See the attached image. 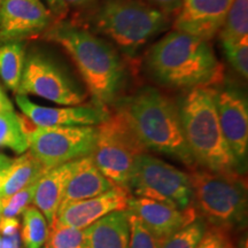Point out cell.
<instances>
[{"mask_svg": "<svg viewBox=\"0 0 248 248\" xmlns=\"http://www.w3.org/2000/svg\"><path fill=\"white\" fill-rule=\"evenodd\" d=\"M40 37L66 49L94 104L107 107L119 100L128 73L123 59L110 43L68 21H54Z\"/></svg>", "mask_w": 248, "mask_h": 248, "instance_id": "obj_1", "label": "cell"}, {"mask_svg": "<svg viewBox=\"0 0 248 248\" xmlns=\"http://www.w3.org/2000/svg\"><path fill=\"white\" fill-rule=\"evenodd\" d=\"M146 68L161 85L177 90L215 86L223 68L209 40L172 30L151 46Z\"/></svg>", "mask_w": 248, "mask_h": 248, "instance_id": "obj_2", "label": "cell"}, {"mask_svg": "<svg viewBox=\"0 0 248 248\" xmlns=\"http://www.w3.org/2000/svg\"><path fill=\"white\" fill-rule=\"evenodd\" d=\"M120 111L147 151L167 155L188 169L197 167L183 131L177 104L152 86L116 101Z\"/></svg>", "mask_w": 248, "mask_h": 248, "instance_id": "obj_3", "label": "cell"}, {"mask_svg": "<svg viewBox=\"0 0 248 248\" xmlns=\"http://www.w3.org/2000/svg\"><path fill=\"white\" fill-rule=\"evenodd\" d=\"M185 140L197 166L214 172H240L219 125L212 86L190 90L181 106Z\"/></svg>", "mask_w": 248, "mask_h": 248, "instance_id": "obj_4", "label": "cell"}, {"mask_svg": "<svg viewBox=\"0 0 248 248\" xmlns=\"http://www.w3.org/2000/svg\"><path fill=\"white\" fill-rule=\"evenodd\" d=\"M193 207L208 226L231 232L247 224V177L240 172H214L197 166L188 169Z\"/></svg>", "mask_w": 248, "mask_h": 248, "instance_id": "obj_5", "label": "cell"}, {"mask_svg": "<svg viewBox=\"0 0 248 248\" xmlns=\"http://www.w3.org/2000/svg\"><path fill=\"white\" fill-rule=\"evenodd\" d=\"M94 31L133 59L170 26V17L142 0H104L93 18Z\"/></svg>", "mask_w": 248, "mask_h": 248, "instance_id": "obj_6", "label": "cell"}, {"mask_svg": "<svg viewBox=\"0 0 248 248\" xmlns=\"http://www.w3.org/2000/svg\"><path fill=\"white\" fill-rule=\"evenodd\" d=\"M95 128L97 138L92 153L95 166L114 185L128 188L136 160L148 153L147 148L117 110Z\"/></svg>", "mask_w": 248, "mask_h": 248, "instance_id": "obj_7", "label": "cell"}, {"mask_svg": "<svg viewBox=\"0 0 248 248\" xmlns=\"http://www.w3.org/2000/svg\"><path fill=\"white\" fill-rule=\"evenodd\" d=\"M16 94H32L61 106H78L88 93L68 67L40 51L26 54Z\"/></svg>", "mask_w": 248, "mask_h": 248, "instance_id": "obj_8", "label": "cell"}, {"mask_svg": "<svg viewBox=\"0 0 248 248\" xmlns=\"http://www.w3.org/2000/svg\"><path fill=\"white\" fill-rule=\"evenodd\" d=\"M128 190L133 197L161 201L179 209L193 204V190L188 172L150 153L139 155L136 160Z\"/></svg>", "mask_w": 248, "mask_h": 248, "instance_id": "obj_9", "label": "cell"}, {"mask_svg": "<svg viewBox=\"0 0 248 248\" xmlns=\"http://www.w3.org/2000/svg\"><path fill=\"white\" fill-rule=\"evenodd\" d=\"M29 152L46 170L92 155L94 150L95 126L38 128L35 125L27 135Z\"/></svg>", "mask_w": 248, "mask_h": 248, "instance_id": "obj_10", "label": "cell"}, {"mask_svg": "<svg viewBox=\"0 0 248 248\" xmlns=\"http://www.w3.org/2000/svg\"><path fill=\"white\" fill-rule=\"evenodd\" d=\"M223 136L240 170L245 172L248 155V104L233 86H212Z\"/></svg>", "mask_w": 248, "mask_h": 248, "instance_id": "obj_11", "label": "cell"}, {"mask_svg": "<svg viewBox=\"0 0 248 248\" xmlns=\"http://www.w3.org/2000/svg\"><path fill=\"white\" fill-rule=\"evenodd\" d=\"M54 22L42 0H1L0 42L42 36Z\"/></svg>", "mask_w": 248, "mask_h": 248, "instance_id": "obj_12", "label": "cell"}, {"mask_svg": "<svg viewBox=\"0 0 248 248\" xmlns=\"http://www.w3.org/2000/svg\"><path fill=\"white\" fill-rule=\"evenodd\" d=\"M18 108L23 115L38 128H61V126H97L109 116L107 107L93 102L78 106L45 107L33 104L27 95H15Z\"/></svg>", "mask_w": 248, "mask_h": 248, "instance_id": "obj_13", "label": "cell"}, {"mask_svg": "<svg viewBox=\"0 0 248 248\" xmlns=\"http://www.w3.org/2000/svg\"><path fill=\"white\" fill-rule=\"evenodd\" d=\"M126 210L137 216L161 243L199 217L193 204L179 209L172 204L133 195L130 197Z\"/></svg>", "mask_w": 248, "mask_h": 248, "instance_id": "obj_14", "label": "cell"}, {"mask_svg": "<svg viewBox=\"0 0 248 248\" xmlns=\"http://www.w3.org/2000/svg\"><path fill=\"white\" fill-rule=\"evenodd\" d=\"M130 197L131 194L128 188L114 185L109 191L97 197L71 202L59 208L53 223L84 230L108 214L126 210Z\"/></svg>", "mask_w": 248, "mask_h": 248, "instance_id": "obj_15", "label": "cell"}, {"mask_svg": "<svg viewBox=\"0 0 248 248\" xmlns=\"http://www.w3.org/2000/svg\"><path fill=\"white\" fill-rule=\"evenodd\" d=\"M232 0H184L173 30L210 40L219 32Z\"/></svg>", "mask_w": 248, "mask_h": 248, "instance_id": "obj_16", "label": "cell"}, {"mask_svg": "<svg viewBox=\"0 0 248 248\" xmlns=\"http://www.w3.org/2000/svg\"><path fill=\"white\" fill-rule=\"evenodd\" d=\"M113 186V183L105 177L95 166L92 155L75 160L59 208L71 202L97 197L109 191Z\"/></svg>", "mask_w": 248, "mask_h": 248, "instance_id": "obj_17", "label": "cell"}, {"mask_svg": "<svg viewBox=\"0 0 248 248\" xmlns=\"http://www.w3.org/2000/svg\"><path fill=\"white\" fill-rule=\"evenodd\" d=\"M74 163L75 161H71L49 169L37 182L32 204L43 213L48 226L53 223L57 216L63 192L73 172Z\"/></svg>", "mask_w": 248, "mask_h": 248, "instance_id": "obj_18", "label": "cell"}, {"mask_svg": "<svg viewBox=\"0 0 248 248\" xmlns=\"http://www.w3.org/2000/svg\"><path fill=\"white\" fill-rule=\"evenodd\" d=\"M88 248H130L126 210L114 212L84 229Z\"/></svg>", "mask_w": 248, "mask_h": 248, "instance_id": "obj_19", "label": "cell"}, {"mask_svg": "<svg viewBox=\"0 0 248 248\" xmlns=\"http://www.w3.org/2000/svg\"><path fill=\"white\" fill-rule=\"evenodd\" d=\"M48 170L33 156L30 152H24L12 161L8 176L2 187L0 198H6L35 184Z\"/></svg>", "mask_w": 248, "mask_h": 248, "instance_id": "obj_20", "label": "cell"}, {"mask_svg": "<svg viewBox=\"0 0 248 248\" xmlns=\"http://www.w3.org/2000/svg\"><path fill=\"white\" fill-rule=\"evenodd\" d=\"M24 40L0 42V77L8 89L16 92L26 60Z\"/></svg>", "mask_w": 248, "mask_h": 248, "instance_id": "obj_21", "label": "cell"}, {"mask_svg": "<svg viewBox=\"0 0 248 248\" xmlns=\"http://www.w3.org/2000/svg\"><path fill=\"white\" fill-rule=\"evenodd\" d=\"M49 226L45 216L35 206H29L22 214L21 241L24 248H42L48 237Z\"/></svg>", "mask_w": 248, "mask_h": 248, "instance_id": "obj_22", "label": "cell"}, {"mask_svg": "<svg viewBox=\"0 0 248 248\" xmlns=\"http://www.w3.org/2000/svg\"><path fill=\"white\" fill-rule=\"evenodd\" d=\"M0 147L9 148L17 154H23L29 148L20 115L14 110L0 113Z\"/></svg>", "mask_w": 248, "mask_h": 248, "instance_id": "obj_23", "label": "cell"}, {"mask_svg": "<svg viewBox=\"0 0 248 248\" xmlns=\"http://www.w3.org/2000/svg\"><path fill=\"white\" fill-rule=\"evenodd\" d=\"M246 37H248V0H232L219 30V38L235 42Z\"/></svg>", "mask_w": 248, "mask_h": 248, "instance_id": "obj_24", "label": "cell"}, {"mask_svg": "<svg viewBox=\"0 0 248 248\" xmlns=\"http://www.w3.org/2000/svg\"><path fill=\"white\" fill-rule=\"evenodd\" d=\"M44 246L46 248H88V244L84 230L52 223Z\"/></svg>", "mask_w": 248, "mask_h": 248, "instance_id": "obj_25", "label": "cell"}, {"mask_svg": "<svg viewBox=\"0 0 248 248\" xmlns=\"http://www.w3.org/2000/svg\"><path fill=\"white\" fill-rule=\"evenodd\" d=\"M207 223L198 217L194 222L176 232L161 245V248H195L206 232Z\"/></svg>", "mask_w": 248, "mask_h": 248, "instance_id": "obj_26", "label": "cell"}, {"mask_svg": "<svg viewBox=\"0 0 248 248\" xmlns=\"http://www.w3.org/2000/svg\"><path fill=\"white\" fill-rule=\"evenodd\" d=\"M36 184L6 198H0V218H18L28 207L31 206L35 194Z\"/></svg>", "mask_w": 248, "mask_h": 248, "instance_id": "obj_27", "label": "cell"}, {"mask_svg": "<svg viewBox=\"0 0 248 248\" xmlns=\"http://www.w3.org/2000/svg\"><path fill=\"white\" fill-rule=\"evenodd\" d=\"M226 60L243 78L248 77V37L240 40H221Z\"/></svg>", "mask_w": 248, "mask_h": 248, "instance_id": "obj_28", "label": "cell"}, {"mask_svg": "<svg viewBox=\"0 0 248 248\" xmlns=\"http://www.w3.org/2000/svg\"><path fill=\"white\" fill-rule=\"evenodd\" d=\"M129 217V228H130V248H161L160 240L142 224V222L137 216L133 215L126 210Z\"/></svg>", "mask_w": 248, "mask_h": 248, "instance_id": "obj_29", "label": "cell"}, {"mask_svg": "<svg viewBox=\"0 0 248 248\" xmlns=\"http://www.w3.org/2000/svg\"><path fill=\"white\" fill-rule=\"evenodd\" d=\"M195 248H235L233 234L223 229L208 226Z\"/></svg>", "mask_w": 248, "mask_h": 248, "instance_id": "obj_30", "label": "cell"}, {"mask_svg": "<svg viewBox=\"0 0 248 248\" xmlns=\"http://www.w3.org/2000/svg\"><path fill=\"white\" fill-rule=\"evenodd\" d=\"M95 4V0H52L51 13L57 16H62L67 13L68 7L76 9H85L92 7Z\"/></svg>", "mask_w": 248, "mask_h": 248, "instance_id": "obj_31", "label": "cell"}, {"mask_svg": "<svg viewBox=\"0 0 248 248\" xmlns=\"http://www.w3.org/2000/svg\"><path fill=\"white\" fill-rule=\"evenodd\" d=\"M145 1L171 17L178 14L184 0H145Z\"/></svg>", "mask_w": 248, "mask_h": 248, "instance_id": "obj_32", "label": "cell"}, {"mask_svg": "<svg viewBox=\"0 0 248 248\" xmlns=\"http://www.w3.org/2000/svg\"><path fill=\"white\" fill-rule=\"evenodd\" d=\"M21 223L18 218H0V235H13L18 233Z\"/></svg>", "mask_w": 248, "mask_h": 248, "instance_id": "obj_33", "label": "cell"}, {"mask_svg": "<svg viewBox=\"0 0 248 248\" xmlns=\"http://www.w3.org/2000/svg\"><path fill=\"white\" fill-rule=\"evenodd\" d=\"M0 248H21L20 232L13 235H0Z\"/></svg>", "mask_w": 248, "mask_h": 248, "instance_id": "obj_34", "label": "cell"}, {"mask_svg": "<svg viewBox=\"0 0 248 248\" xmlns=\"http://www.w3.org/2000/svg\"><path fill=\"white\" fill-rule=\"evenodd\" d=\"M8 110H14L13 105L9 99L7 98V95L5 97H0V113L2 111H8Z\"/></svg>", "mask_w": 248, "mask_h": 248, "instance_id": "obj_35", "label": "cell"}, {"mask_svg": "<svg viewBox=\"0 0 248 248\" xmlns=\"http://www.w3.org/2000/svg\"><path fill=\"white\" fill-rule=\"evenodd\" d=\"M12 161L13 160L9 159V157L6 156L5 154H0V172L8 169L9 166L12 164Z\"/></svg>", "mask_w": 248, "mask_h": 248, "instance_id": "obj_36", "label": "cell"}, {"mask_svg": "<svg viewBox=\"0 0 248 248\" xmlns=\"http://www.w3.org/2000/svg\"><path fill=\"white\" fill-rule=\"evenodd\" d=\"M7 176H8V169H6L4 171L0 172V195H1L2 187H4V184L6 179H7Z\"/></svg>", "mask_w": 248, "mask_h": 248, "instance_id": "obj_37", "label": "cell"}, {"mask_svg": "<svg viewBox=\"0 0 248 248\" xmlns=\"http://www.w3.org/2000/svg\"><path fill=\"white\" fill-rule=\"evenodd\" d=\"M235 248H248L246 232H245V234L240 238V240L238 241V244H235Z\"/></svg>", "mask_w": 248, "mask_h": 248, "instance_id": "obj_38", "label": "cell"}, {"mask_svg": "<svg viewBox=\"0 0 248 248\" xmlns=\"http://www.w3.org/2000/svg\"><path fill=\"white\" fill-rule=\"evenodd\" d=\"M5 92L2 91V89H1V86H0V97H5Z\"/></svg>", "mask_w": 248, "mask_h": 248, "instance_id": "obj_39", "label": "cell"}, {"mask_svg": "<svg viewBox=\"0 0 248 248\" xmlns=\"http://www.w3.org/2000/svg\"><path fill=\"white\" fill-rule=\"evenodd\" d=\"M47 2H48V5H49V7H51V5H52V0H47Z\"/></svg>", "mask_w": 248, "mask_h": 248, "instance_id": "obj_40", "label": "cell"}, {"mask_svg": "<svg viewBox=\"0 0 248 248\" xmlns=\"http://www.w3.org/2000/svg\"><path fill=\"white\" fill-rule=\"evenodd\" d=\"M42 248H46V247H45V246H43V247H42Z\"/></svg>", "mask_w": 248, "mask_h": 248, "instance_id": "obj_41", "label": "cell"}, {"mask_svg": "<svg viewBox=\"0 0 248 248\" xmlns=\"http://www.w3.org/2000/svg\"><path fill=\"white\" fill-rule=\"evenodd\" d=\"M0 4H1V0H0Z\"/></svg>", "mask_w": 248, "mask_h": 248, "instance_id": "obj_42", "label": "cell"}]
</instances>
